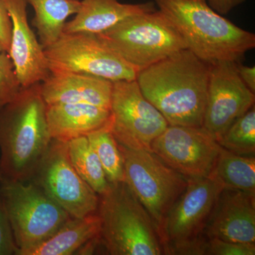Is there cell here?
I'll return each instance as SVG.
<instances>
[{
	"instance_id": "obj_13",
	"label": "cell",
	"mask_w": 255,
	"mask_h": 255,
	"mask_svg": "<svg viewBox=\"0 0 255 255\" xmlns=\"http://www.w3.org/2000/svg\"><path fill=\"white\" fill-rule=\"evenodd\" d=\"M255 93L240 78L236 62L210 64L207 100L202 127L218 140L255 106Z\"/></svg>"
},
{
	"instance_id": "obj_24",
	"label": "cell",
	"mask_w": 255,
	"mask_h": 255,
	"mask_svg": "<svg viewBox=\"0 0 255 255\" xmlns=\"http://www.w3.org/2000/svg\"><path fill=\"white\" fill-rule=\"evenodd\" d=\"M219 145L240 155H255V106L238 119L216 140Z\"/></svg>"
},
{
	"instance_id": "obj_15",
	"label": "cell",
	"mask_w": 255,
	"mask_h": 255,
	"mask_svg": "<svg viewBox=\"0 0 255 255\" xmlns=\"http://www.w3.org/2000/svg\"><path fill=\"white\" fill-rule=\"evenodd\" d=\"M204 234L208 238L255 243V194L223 189L208 219Z\"/></svg>"
},
{
	"instance_id": "obj_22",
	"label": "cell",
	"mask_w": 255,
	"mask_h": 255,
	"mask_svg": "<svg viewBox=\"0 0 255 255\" xmlns=\"http://www.w3.org/2000/svg\"><path fill=\"white\" fill-rule=\"evenodd\" d=\"M68 152L70 162L80 177L98 195L104 194L110 183L87 137H79L68 141Z\"/></svg>"
},
{
	"instance_id": "obj_1",
	"label": "cell",
	"mask_w": 255,
	"mask_h": 255,
	"mask_svg": "<svg viewBox=\"0 0 255 255\" xmlns=\"http://www.w3.org/2000/svg\"><path fill=\"white\" fill-rule=\"evenodd\" d=\"M210 64L185 48L140 70L135 80L169 125L201 127Z\"/></svg>"
},
{
	"instance_id": "obj_25",
	"label": "cell",
	"mask_w": 255,
	"mask_h": 255,
	"mask_svg": "<svg viewBox=\"0 0 255 255\" xmlns=\"http://www.w3.org/2000/svg\"><path fill=\"white\" fill-rule=\"evenodd\" d=\"M22 87L7 52H0V110L16 98Z\"/></svg>"
},
{
	"instance_id": "obj_3",
	"label": "cell",
	"mask_w": 255,
	"mask_h": 255,
	"mask_svg": "<svg viewBox=\"0 0 255 255\" xmlns=\"http://www.w3.org/2000/svg\"><path fill=\"white\" fill-rule=\"evenodd\" d=\"M182 36L187 49L203 61L241 62L255 47V35L215 11L206 0H153Z\"/></svg>"
},
{
	"instance_id": "obj_19",
	"label": "cell",
	"mask_w": 255,
	"mask_h": 255,
	"mask_svg": "<svg viewBox=\"0 0 255 255\" xmlns=\"http://www.w3.org/2000/svg\"><path fill=\"white\" fill-rule=\"evenodd\" d=\"M100 221L98 215L84 218H70L46 241L17 255H71L82 253L87 245L100 238Z\"/></svg>"
},
{
	"instance_id": "obj_12",
	"label": "cell",
	"mask_w": 255,
	"mask_h": 255,
	"mask_svg": "<svg viewBox=\"0 0 255 255\" xmlns=\"http://www.w3.org/2000/svg\"><path fill=\"white\" fill-rule=\"evenodd\" d=\"M221 149L203 127L169 125L152 142L150 151L189 179L209 177Z\"/></svg>"
},
{
	"instance_id": "obj_6",
	"label": "cell",
	"mask_w": 255,
	"mask_h": 255,
	"mask_svg": "<svg viewBox=\"0 0 255 255\" xmlns=\"http://www.w3.org/2000/svg\"><path fill=\"white\" fill-rule=\"evenodd\" d=\"M0 199L18 247L16 255L46 241L72 218L31 181L0 182Z\"/></svg>"
},
{
	"instance_id": "obj_20",
	"label": "cell",
	"mask_w": 255,
	"mask_h": 255,
	"mask_svg": "<svg viewBox=\"0 0 255 255\" xmlns=\"http://www.w3.org/2000/svg\"><path fill=\"white\" fill-rule=\"evenodd\" d=\"M34 10L32 25L36 28L43 48L58 41L63 33L66 20L78 12L80 0H26Z\"/></svg>"
},
{
	"instance_id": "obj_2",
	"label": "cell",
	"mask_w": 255,
	"mask_h": 255,
	"mask_svg": "<svg viewBox=\"0 0 255 255\" xmlns=\"http://www.w3.org/2000/svg\"><path fill=\"white\" fill-rule=\"evenodd\" d=\"M51 140L40 83L21 89L0 110V182L31 180Z\"/></svg>"
},
{
	"instance_id": "obj_29",
	"label": "cell",
	"mask_w": 255,
	"mask_h": 255,
	"mask_svg": "<svg viewBox=\"0 0 255 255\" xmlns=\"http://www.w3.org/2000/svg\"><path fill=\"white\" fill-rule=\"evenodd\" d=\"M246 0H206V3L219 14L225 15L231 12Z\"/></svg>"
},
{
	"instance_id": "obj_26",
	"label": "cell",
	"mask_w": 255,
	"mask_h": 255,
	"mask_svg": "<svg viewBox=\"0 0 255 255\" xmlns=\"http://www.w3.org/2000/svg\"><path fill=\"white\" fill-rule=\"evenodd\" d=\"M255 243H236L208 238L206 255H255Z\"/></svg>"
},
{
	"instance_id": "obj_21",
	"label": "cell",
	"mask_w": 255,
	"mask_h": 255,
	"mask_svg": "<svg viewBox=\"0 0 255 255\" xmlns=\"http://www.w3.org/2000/svg\"><path fill=\"white\" fill-rule=\"evenodd\" d=\"M209 177L223 189L255 194V155H240L221 147Z\"/></svg>"
},
{
	"instance_id": "obj_5",
	"label": "cell",
	"mask_w": 255,
	"mask_h": 255,
	"mask_svg": "<svg viewBox=\"0 0 255 255\" xmlns=\"http://www.w3.org/2000/svg\"><path fill=\"white\" fill-rule=\"evenodd\" d=\"M97 35L137 72L187 48L182 36L158 9L132 15Z\"/></svg>"
},
{
	"instance_id": "obj_17",
	"label": "cell",
	"mask_w": 255,
	"mask_h": 255,
	"mask_svg": "<svg viewBox=\"0 0 255 255\" xmlns=\"http://www.w3.org/2000/svg\"><path fill=\"white\" fill-rule=\"evenodd\" d=\"M111 111L88 104L46 105V120L51 139L68 142L110 124Z\"/></svg>"
},
{
	"instance_id": "obj_10",
	"label": "cell",
	"mask_w": 255,
	"mask_h": 255,
	"mask_svg": "<svg viewBox=\"0 0 255 255\" xmlns=\"http://www.w3.org/2000/svg\"><path fill=\"white\" fill-rule=\"evenodd\" d=\"M30 181L72 217L84 218L97 213L100 197L70 162L68 142L52 139Z\"/></svg>"
},
{
	"instance_id": "obj_16",
	"label": "cell",
	"mask_w": 255,
	"mask_h": 255,
	"mask_svg": "<svg viewBox=\"0 0 255 255\" xmlns=\"http://www.w3.org/2000/svg\"><path fill=\"white\" fill-rule=\"evenodd\" d=\"M114 82L74 73H50L40 83L46 105L88 104L110 110Z\"/></svg>"
},
{
	"instance_id": "obj_7",
	"label": "cell",
	"mask_w": 255,
	"mask_h": 255,
	"mask_svg": "<svg viewBox=\"0 0 255 255\" xmlns=\"http://www.w3.org/2000/svg\"><path fill=\"white\" fill-rule=\"evenodd\" d=\"M44 53L50 73L85 74L112 82L136 80L138 73L94 33H63Z\"/></svg>"
},
{
	"instance_id": "obj_27",
	"label": "cell",
	"mask_w": 255,
	"mask_h": 255,
	"mask_svg": "<svg viewBox=\"0 0 255 255\" xmlns=\"http://www.w3.org/2000/svg\"><path fill=\"white\" fill-rule=\"evenodd\" d=\"M18 250L9 219L0 199V255H16Z\"/></svg>"
},
{
	"instance_id": "obj_8",
	"label": "cell",
	"mask_w": 255,
	"mask_h": 255,
	"mask_svg": "<svg viewBox=\"0 0 255 255\" xmlns=\"http://www.w3.org/2000/svg\"><path fill=\"white\" fill-rule=\"evenodd\" d=\"M119 145L124 156V182L158 227L168 210L185 189L188 179L151 151Z\"/></svg>"
},
{
	"instance_id": "obj_4",
	"label": "cell",
	"mask_w": 255,
	"mask_h": 255,
	"mask_svg": "<svg viewBox=\"0 0 255 255\" xmlns=\"http://www.w3.org/2000/svg\"><path fill=\"white\" fill-rule=\"evenodd\" d=\"M99 197L100 239L109 255H164L155 223L127 183L110 184Z\"/></svg>"
},
{
	"instance_id": "obj_30",
	"label": "cell",
	"mask_w": 255,
	"mask_h": 255,
	"mask_svg": "<svg viewBox=\"0 0 255 255\" xmlns=\"http://www.w3.org/2000/svg\"><path fill=\"white\" fill-rule=\"evenodd\" d=\"M236 69L240 78L253 93H255V68L243 65L236 62Z\"/></svg>"
},
{
	"instance_id": "obj_14",
	"label": "cell",
	"mask_w": 255,
	"mask_h": 255,
	"mask_svg": "<svg viewBox=\"0 0 255 255\" xmlns=\"http://www.w3.org/2000/svg\"><path fill=\"white\" fill-rule=\"evenodd\" d=\"M10 18L11 36L9 54L22 88L41 83L50 74L48 60L28 22L26 0H3Z\"/></svg>"
},
{
	"instance_id": "obj_18",
	"label": "cell",
	"mask_w": 255,
	"mask_h": 255,
	"mask_svg": "<svg viewBox=\"0 0 255 255\" xmlns=\"http://www.w3.org/2000/svg\"><path fill=\"white\" fill-rule=\"evenodd\" d=\"M155 9L153 1L124 4L119 0H80V9L65 23L63 33L100 34L129 16Z\"/></svg>"
},
{
	"instance_id": "obj_11",
	"label": "cell",
	"mask_w": 255,
	"mask_h": 255,
	"mask_svg": "<svg viewBox=\"0 0 255 255\" xmlns=\"http://www.w3.org/2000/svg\"><path fill=\"white\" fill-rule=\"evenodd\" d=\"M223 189L209 177L188 179L185 189L157 227L164 255L172 247L204 236L206 222Z\"/></svg>"
},
{
	"instance_id": "obj_23",
	"label": "cell",
	"mask_w": 255,
	"mask_h": 255,
	"mask_svg": "<svg viewBox=\"0 0 255 255\" xmlns=\"http://www.w3.org/2000/svg\"><path fill=\"white\" fill-rule=\"evenodd\" d=\"M111 124V122H110ZM110 124L87 135L110 184L124 182V156L110 128Z\"/></svg>"
},
{
	"instance_id": "obj_9",
	"label": "cell",
	"mask_w": 255,
	"mask_h": 255,
	"mask_svg": "<svg viewBox=\"0 0 255 255\" xmlns=\"http://www.w3.org/2000/svg\"><path fill=\"white\" fill-rule=\"evenodd\" d=\"M110 128L120 145L150 151L168 127L162 114L142 95L136 80L114 82Z\"/></svg>"
},
{
	"instance_id": "obj_28",
	"label": "cell",
	"mask_w": 255,
	"mask_h": 255,
	"mask_svg": "<svg viewBox=\"0 0 255 255\" xmlns=\"http://www.w3.org/2000/svg\"><path fill=\"white\" fill-rule=\"evenodd\" d=\"M11 18L3 0H0V52L9 53L11 36Z\"/></svg>"
}]
</instances>
